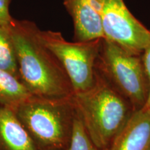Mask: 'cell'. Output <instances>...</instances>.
Here are the masks:
<instances>
[{
	"mask_svg": "<svg viewBox=\"0 0 150 150\" xmlns=\"http://www.w3.org/2000/svg\"><path fill=\"white\" fill-rule=\"evenodd\" d=\"M105 38L141 55L150 45V30L131 14L123 0H97Z\"/></svg>",
	"mask_w": 150,
	"mask_h": 150,
	"instance_id": "cell-6",
	"label": "cell"
},
{
	"mask_svg": "<svg viewBox=\"0 0 150 150\" xmlns=\"http://www.w3.org/2000/svg\"><path fill=\"white\" fill-rule=\"evenodd\" d=\"M0 70L20 80L16 50L7 27L0 26Z\"/></svg>",
	"mask_w": 150,
	"mask_h": 150,
	"instance_id": "cell-11",
	"label": "cell"
},
{
	"mask_svg": "<svg viewBox=\"0 0 150 150\" xmlns=\"http://www.w3.org/2000/svg\"><path fill=\"white\" fill-rule=\"evenodd\" d=\"M71 100L90 138L102 150H108L135 111L129 101L97 70L93 86L74 93Z\"/></svg>",
	"mask_w": 150,
	"mask_h": 150,
	"instance_id": "cell-2",
	"label": "cell"
},
{
	"mask_svg": "<svg viewBox=\"0 0 150 150\" xmlns=\"http://www.w3.org/2000/svg\"><path fill=\"white\" fill-rule=\"evenodd\" d=\"M95 70L129 101L134 110L145 106L149 85L141 55L102 38Z\"/></svg>",
	"mask_w": 150,
	"mask_h": 150,
	"instance_id": "cell-4",
	"label": "cell"
},
{
	"mask_svg": "<svg viewBox=\"0 0 150 150\" xmlns=\"http://www.w3.org/2000/svg\"><path fill=\"white\" fill-rule=\"evenodd\" d=\"M0 150H39L9 108H0Z\"/></svg>",
	"mask_w": 150,
	"mask_h": 150,
	"instance_id": "cell-9",
	"label": "cell"
},
{
	"mask_svg": "<svg viewBox=\"0 0 150 150\" xmlns=\"http://www.w3.org/2000/svg\"><path fill=\"white\" fill-rule=\"evenodd\" d=\"M11 0H0V26L8 27L13 17L9 12Z\"/></svg>",
	"mask_w": 150,
	"mask_h": 150,
	"instance_id": "cell-13",
	"label": "cell"
},
{
	"mask_svg": "<svg viewBox=\"0 0 150 150\" xmlns=\"http://www.w3.org/2000/svg\"><path fill=\"white\" fill-rule=\"evenodd\" d=\"M108 150H150V108L135 110Z\"/></svg>",
	"mask_w": 150,
	"mask_h": 150,
	"instance_id": "cell-8",
	"label": "cell"
},
{
	"mask_svg": "<svg viewBox=\"0 0 150 150\" xmlns=\"http://www.w3.org/2000/svg\"><path fill=\"white\" fill-rule=\"evenodd\" d=\"M18 60L20 80L33 96L70 98L72 84L59 59L41 40L34 22L13 18L7 27Z\"/></svg>",
	"mask_w": 150,
	"mask_h": 150,
	"instance_id": "cell-1",
	"label": "cell"
},
{
	"mask_svg": "<svg viewBox=\"0 0 150 150\" xmlns=\"http://www.w3.org/2000/svg\"><path fill=\"white\" fill-rule=\"evenodd\" d=\"M141 57L142 62H143L144 67H145L146 74H147L148 81H149V95H148V99L146 103L145 106L144 107L150 108V45L147 47V48L144 50L141 54Z\"/></svg>",
	"mask_w": 150,
	"mask_h": 150,
	"instance_id": "cell-14",
	"label": "cell"
},
{
	"mask_svg": "<svg viewBox=\"0 0 150 150\" xmlns=\"http://www.w3.org/2000/svg\"><path fill=\"white\" fill-rule=\"evenodd\" d=\"M39 150H67L76 111L70 98L31 96L14 110Z\"/></svg>",
	"mask_w": 150,
	"mask_h": 150,
	"instance_id": "cell-3",
	"label": "cell"
},
{
	"mask_svg": "<svg viewBox=\"0 0 150 150\" xmlns=\"http://www.w3.org/2000/svg\"><path fill=\"white\" fill-rule=\"evenodd\" d=\"M64 6L74 23V41L105 38L97 0H64Z\"/></svg>",
	"mask_w": 150,
	"mask_h": 150,
	"instance_id": "cell-7",
	"label": "cell"
},
{
	"mask_svg": "<svg viewBox=\"0 0 150 150\" xmlns=\"http://www.w3.org/2000/svg\"><path fill=\"white\" fill-rule=\"evenodd\" d=\"M32 96L21 81L10 73L0 70V108L15 110Z\"/></svg>",
	"mask_w": 150,
	"mask_h": 150,
	"instance_id": "cell-10",
	"label": "cell"
},
{
	"mask_svg": "<svg viewBox=\"0 0 150 150\" xmlns=\"http://www.w3.org/2000/svg\"><path fill=\"white\" fill-rule=\"evenodd\" d=\"M67 150H102L97 147L92 141L76 113Z\"/></svg>",
	"mask_w": 150,
	"mask_h": 150,
	"instance_id": "cell-12",
	"label": "cell"
},
{
	"mask_svg": "<svg viewBox=\"0 0 150 150\" xmlns=\"http://www.w3.org/2000/svg\"><path fill=\"white\" fill-rule=\"evenodd\" d=\"M42 42L56 56L66 72L74 93L91 88L95 81V65L102 39L68 42L61 33L40 30Z\"/></svg>",
	"mask_w": 150,
	"mask_h": 150,
	"instance_id": "cell-5",
	"label": "cell"
}]
</instances>
